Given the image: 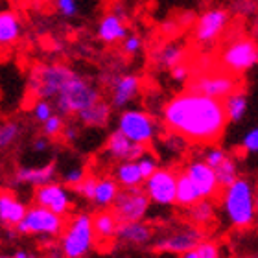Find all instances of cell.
<instances>
[{"label":"cell","instance_id":"1","mask_svg":"<svg viewBox=\"0 0 258 258\" xmlns=\"http://www.w3.org/2000/svg\"><path fill=\"white\" fill-rule=\"evenodd\" d=\"M162 116L168 131L194 144H212L227 127L223 103L192 91L173 96Z\"/></svg>","mask_w":258,"mask_h":258},{"label":"cell","instance_id":"2","mask_svg":"<svg viewBox=\"0 0 258 258\" xmlns=\"http://www.w3.org/2000/svg\"><path fill=\"white\" fill-rule=\"evenodd\" d=\"M221 201H223V209L232 227L245 231L254 225L256 198H254L253 184L247 179L238 177L231 186L221 190Z\"/></svg>","mask_w":258,"mask_h":258},{"label":"cell","instance_id":"3","mask_svg":"<svg viewBox=\"0 0 258 258\" xmlns=\"http://www.w3.org/2000/svg\"><path fill=\"white\" fill-rule=\"evenodd\" d=\"M76 74H78L76 70L59 63L35 67L30 76V96H33L37 102L39 100L46 102L48 98H55Z\"/></svg>","mask_w":258,"mask_h":258},{"label":"cell","instance_id":"4","mask_svg":"<svg viewBox=\"0 0 258 258\" xmlns=\"http://www.w3.org/2000/svg\"><path fill=\"white\" fill-rule=\"evenodd\" d=\"M94 232L89 214H78L61 232V251L67 258H83L94 245Z\"/></svg>","mask_w":258,"mask_h":258},{"label":"cell","instance_id":"5","mask_svg":"<svg viewBox=\"0 0 258 258\" xmlns=\"http://www.w3.org/2000/svg\"><path fill=\"white\" fill-rule=\"evenodd\" d=\"M55 105L63 114H78L83 109L91 107L96 102L102 100L96 87H92L87 80H83L80 74H76L67 85L61 89V92L54 98Z\"/></svg>","mask_w":258,"mask_h":258},{"label":"cell","instance_id":"6","mask_svg":"<svg viewBox=\"0 0 258 258\" xmlns=\"http://www.w3.org/2000/svg\"><path fill=\"white\" fill-rule=\"evenodd\" d=\"M258 50L256 43L249 37H236L225 44L221 50V67L223 72L238 76L256 64Z\"/></svg>","mask_w":258,"mask_h":258},{"label":"cell","instance_id":"7","mask_svg":"<svg viewBox=\"0 0 258 258\" xmlns=\"http://www.w3.org/2000/svg\"><path fill=\"white\" fill-rule=\"evenodd\" d=\"M190 91L223 102L225 98L240 91V78L227 74L223 70L221 72H203L192 81Z\"/></svg>","mask_w":258,"mask_h":258},{"label":"cell","instance_id":"8","mask_svg":"<svg viewBox=\"0 0 258 258\" xmlns=\"http://www.w3.org/2000/svg\"><path fill=\"white\" fill-rule=\"evenodd\" d=\"M118 131L124 135L125 139L133 144L146 146L155 139L157 133V122L151 114L144 111H124L120 114L118 120Z\"/></svg>","mask_w":258,"mask_h":258},{"label":"cell","instance_id":"9","mask_svg":"<svg viewBox=\"0 0 258 258\" xmlns=\"http://www.w3.org/2000/svg\"><path fill=\"white\" fill-rule=\"evenodd\" d=\"M148 209H150V199L144 194L142 186L124 188L120 190L116 199L113 201L111 214L118 223H133V221H142Z\"/></svg>","mask_w":258,"mask_h":258},{"label":"cell","instance_id":"10","mask_svg":"<svg viewBox=\"0 0 258 258\" xmlns=\"http://www.w3.org/2000/svg\"><path fill=\"white\" fill-rule=\"evenodd\" d=\"M67 221L64 218L52 214L50 210L41 209L33 205L32 209H26V214L22 221L17 225V231L22 234H48V236H59L63 232Z\"/></svg>","mask_w":258,"mask_h":258},{"label":"cell","instance_id":"11","mask_svg":"<svg viewBox=\"0 0 258 258\" xmlns=\"http://www.w3.org/2000/svg\"><path fill=\"white\" fill-rule=\"evenodd\" d=\"M175 181L177 173L166 168H157L155 173L144 181V194L150 201L159 205L175 203Z\"/></svg>","mask_w":258,"mask_h":258},{"label":"cell","instance_id":"12","mask_svg":"<svg viewBox=\"0 0 258 258\" xmlns=\"http://www.w3.org/2000/svg\"><path fill=\"white\" fill-rule=\"evenodd\" d=\"M205 240V232L201 229H196V227H188V229H181V231H175L172 234H166V236L159 238L155 243H153V249L159 251V253H177L183 254L186 251H192V249L198 247V243H201Z\"/></svg>","mask_w":258,"mask_h":258},{"label":"cell","instance_id":"13","mask_svg":"<svg viewBox=\"0 0 258 258\" xmlns=\"http://www.w3.org/2000/svg\"><path fill=\"white\" fill-rule=\"evenodd\" d=\"M231 21V15L227 10L214 8L205 11L203 15L196 19V41L201 44H209L225 32L227 24Z\"/></svg>","mask_w":258,"mask_h":258},{"label":"cell","instance_id":"14","mask_svg":"<svg viewBox=\"0 0 258 258\" xmlns=\"http://www.w3.org/2000/svg\"><path fill=\"white\" fill-rule=\"evenodd\" d=\"M35 205L41 207V209L50 210L52 214L64 218V214L70 210L72 207V201H70L67 190L57 183H48L44 186H37L35 190Z\"/></svg>","mask_w":258,"mask_h":258},{"label":"cell","instance_id":"15","mask_svg":"<svg viewBox=\"0 0 258 258\" xmlns=\"http://www.w3.org/2000/svg\"><path fill=\"white\" fill-rule=\"evenodd\" d=\"M184 175L188 177V181L194 184V188L198 190L201 199H210L216 198L221 192L216 181L214 170H210L203 161H192L184 170Z\"/></svg>","mask_w":258,"mask_h":258},{"label":"cell","instance_id":"16","mask_svg":"<svg viewBox=\"0 0 258 258\" xmlns=\"http://www.w3.org/2000/svg\"><path fill=\"white\" fill-rule=\"evenodd\" d=\"M111 89H113V105L124 107V105H127V103L139 94L140 78L133 74L118 76V78L113 80Z\"/></svg>","mask_w":258,"mask_h":258},{"label":"cell","instance_id":"17","mask_svg":"<svg viewBox=\"0 0 258 258\" xmlns=\"http://www.w3.org/2000/svg\"><path fill=\"white\" fill-rule=\"evenodd\" d=\"M153 229L144 221H133V223H118L116 229V240L131 245H144L151 242Z\"/></svg>","mask_w":258,"mask_h":258},{"label":"cell","instance_id":"18","mask_svg":"<svg viewBox=\"0 0 258 258\" xmlns=\"http://www.w3.org/2000/svg\"><path fill=\"white\" fill-rule=\"evenodd\" d=\"M26 214V207L11 192H0V221L6 225H19Z\"/></svg>","mask_w":258,"mask_h":258},{"label":"cell","instance_id":"19","mask_svg":"<svg viewBox=\"0 0 258 258\" xmlns=\"http://www.w3.org/2000/svg\"><path fill=\"white\" fill-rule=\"evenodd\" d=\"M21 37V19L15 11L2 10L0 11V48L11 46Z\"/></svg>","mask_w":258,"mask_h":258},{"label":"cell","instance_id":"20","mask_svg":"<svg viewBox=\"0 0 258 258\" xmlns=\"http://www.w3.org/2000/svg\"><path fill=\"white\" fill-rule=\"evenodd\" d=\"M91 223H92V232H94V240H100V242H113L114 238H116L118 221L114 220V216L111 214V210L98 212V214L91 216Z\"/></svg>","mask_w":258,"mask_h":258},{"label":"cell","instance_id":"21","mask_svg":"<svg viewBox=\"0 0 258 258\" xmlns=\"http://www.w3.org/2000/svg\"><path fill=\"white\" fill-rule=\"evenodd\" d=\"M55 175V162H48L41 168H19L15 177L19 183H30L35 186H44L52 183Z\"/></svg>","mask_w":258,"mask_h":258},{"label":"cell","instance_id":"22","mask_svg":"<svg viewBox=\"0 0 258 258\" xmlns=\"http://www.w3.org/2000/svg\"><path fill=\"white\" fill-rule=\"evenodd\" d=\"M98 35H100V39L105 41V43H116V41H122V39L127 37V28H125L124 21H120L116 15L107 13V15H103L102 21H100Z\"/></svg>","mask_w":258,"mask_h":258},{"label":"cell","instance_id":"23","mask_svg":"<svg viewBox=\"0 0 258 258\" xmlns=\"http://www.w3.org/2000/svg\"><path fill=\"white\" fill-rule=\"evenodd\" d=\"M109 116H111V105L107 102H103V100H100L94 105L78 113V118H80L81 124L91 125V127H103V125H107Z\"/></svg>","mask_w":258,"mask_h":258},{"label":"cell","instance_id":"24","mask_svg":"<svg viewBox=\"0 0 258 258\" xmlns=\"http://www.w3.org/2000/svg\"><path fill=\"white\" fill-rule=\"evenodd\" d=\"M114 181L116 184H122L124 188H140L142 183H144V179L140 175L139 172V166H137V162H120L118 166H116V173H114Z\"/></svg>","mask_w":258,"mask_h":258},{"label":"cell","instance_id":"25","mask_svg":"<svg viewBox=\"0 0 258 258\" xmlns=\"http://www.w3.org/2000/svg\"><path fill=\"white\" fill-rule=\"evenodd\" d=\"M198 201H201L198 190L194 188V184L188 181V177L183 173H177V181H175V203L181 207H192Z\"/></svg>","mask_w":258,"mask_h":258},{"label":"cell","instance_id":"26","mask_svg":"<svg viewBox=\"0 0 258 258\" xmlns=\"http://www.w3.org/2000/svg\"><path fill=\"white\" fill-rule=\"evenodd\" d=\"M118 184L113 177H102L96 181V188H94V198L92 201L98 203L100 207H107L113 205V201L118 196Z\"/></svg>","mask_w":258,"mask_h":258},{"label":"cell","instance_id":"27","mask_svg":"<svg viewBox=\"0 0 258 258\" xmlns=\"http://www.w3.org/2000/svg\"><path fill=\"white\" fill-rule=\"evenodd\" d=\"M223 109H225V116L227 122H238V120L243 118V114L247 113V96L243 94L242 91L234 92L229 98L223 100Z\"/></svg>","mask_w":258,"mask_h":258},{"label":"cell","instance_id":"28","mask_svg":"<svg viewBox=\"0 0 258 258\" xmlns=\"http://www.w3.org/2000/svg\"><path fill=\"white\" fill-rule=\"evenodd\" d=\"M190 220L194 221L196 229H201L203 231L205 227H209L212 221H214V205L210 203L209 199H201L196 205L190 207Z\"/></svg>","mask_w":258,"mask_h":258},{"label":"cell","instance_id":"29","mask_svg":"<svg viewBox=\"0 0 258 258\" xmlns=\"http://www.w3.org/2000/svg\"><path fill=\"white\" fill-rule=\"evenodd\" d=\"M155 61L159 67H168L172 70L173 67L184 63V50L179 44H164L161 50H157Z\"/></svg>","mask_w":258,"mask_h":258},{"label":"cell","instance_id":"30","mask_svg":"<svg viewBox=\"0 0 258 258\" xmlns=\"http://www.w3.org/2000/svg\"><path fill=\"white\" fill-rule=\"evenodd\" d=\"M131 148H133V142H129L124 135L120 133L118 129L111 133L107 140V153L114 159H120L122 162H125L129 159V153H131Z\"/></svg>","mask_w":258,"mask_h":258},{"label":"cell","instance_id":"31","mask_svg":"<svg viewBox=\"0 0 258 258\" xmlns=\"http://www.w3.org/2000/svg\"><path fill=\"white\" fill-rule=\"evenodd\" d=\"M214 175H216V181H218L220 190L231 186V184L236 181L238 170H236V164H234V161H232L231 157H225V159H223V162L214 170Z\"/></svg>","mask_w":258,"mask_h":258},{"label":"cell","instance_id":"32","mask_svg":"<svg viewBox=\"0 0 258 258\" xmlns=\"http://www.w3.org/2000/svg\"><path fill=\"white\" fill-rule=\"evenodd\" d=\"M21 133V127L17 122H4L0 124V148H8L17 140Z\"/></svg>","mask_w":258,"mask_h":258},{"label":"cell","instance_id":"33","mask_svg":"<svg viewBox=\"0 0 258 258\" xmlns=\"http://www.w3.org/2000/svg\"><path fill=\"white\" fill-rule=\"evenodd\" d=\"M196 254H198V258H220V247L216 242L203 240L201 243H198Z\"/></svg>","mask_w":258,"mask_h":258},{"label":"cell","instance_id":"34","mask_svg":"<svg viewBox=\"0 0 258 258\" xmlns=\"http://www.w3.org/2000/svg\"><path fill=\"white\" fill-rule=\"evenodd\" d=\"M96 181H98V177H94V175H91V173H87L85 179H83L80 184H76V186H74L76 192L81 194V196H83V198H87V199H92V198H94Z\"/></svg>","mask_w":258,"mask_h":258},{"label":"cell","instance_id":"35","mask_svg":"<svg viewBox=\"0 0 258 258\" xmlns=\"http://www.w3.org/2000/svg\"><path fill=\"white\" fill-rule=\"evenodd\" d=\"M63 120H61V116H57V114H52L46 122H44L43 125V131L44 135H48V137H57V135L63 131Z\"/></svg>","mask_w":258,"mask_h":258},{"label":"cell","instance_id":"36","mask_svg":"<svg viewBox=\"0 0 258 258\" xmlns=\"http://www.w3.org/2000/svg\"><path fill=\"white\" fill-rule=\"evenodd\" d=\"M137 166H139V172L144 181L150 177V175H153L155 170L159 168L157 166V161L155 159H151V157H142V159H139V161H137Z\"/></svg>","mask_w":258,"mask_h":258},{"label":"cell","instance_id":"37","mask_svg":"<svg viewBox=\"0 0 258 258\" xmlns=\"http://www.w3.org/2000/svg\"><path fill=\"white\" fill-rule=\"evenodd\" d=\"M225 157H227V153L223 150H220V148H212V150H209V153L205 155L203 162L210 168V170H216V168L223 162V159H225Z\"/></svg>","mask_w":258,"mask_h":258},{"label":"cell","instance_id":"38","mask_svg":"<svg viewBox=\"0 0 258 258\" xmlns=\"http://www.w3.org/2000/svg\"><path fill=\"white\" fill-rule=\"evenodd\" d=\"M33 113H35V118L41 120V122H46V120L52 116V105L44 100H39L35 102V107H33Z\"/></svg>","mask_w":258,"mask_h":258},{"label":"cell","instance_id":"39","mask_svg":"<svg viewBox=\"0 0 258 258\" xmlns=\"http://www.w3.org/2000/svg\"><path fill=\"white\" fill-rule=\"evenodd\" d=\"M87 172L83 168H74V170H70L67 175H64V183L70 184V186H76V184H80L83 179H85Z\"/></svg>","mask_w":258,"mask_h":258},{"label":"cell","instance_id":"40","mask_svg":"<svg viewBox=\"0 0 258 258\" xmlns=\"http://www.w3.org/2000/svg\"><path fill=\"white\" fill-rule=\"evenodd\" d=\"M243 150L245 151H251V153H254V151L258 150V129H251L247 135H245V139H243Z\"/></svg>","mask_w":258,"mask_h":258},{"label":"cell","instance_id":"41","mask_svg":"<svg viewBox=\"0 0 258 258\" xmlns=\"http://www.w3.org/2000/svg\"><path fill=\"white\" fill-rule=\"evenodd\" d=\"M140 39L137 37V35H131V37H125L124 39V52L125 54H129V55H133V54H137L140 50Z\"/></svg>","mask_w":258,"mask_h":258},{"label":"cell","instance_id":"42","mask_svg":"<svg viewBox=\"0 0 258 258\" xmlns=\"http://www.w3.org/2000/svg\"><path fill=\"white\" fill-rule=\"evenodd\" d=\"M57 10H59L64 17H72V15H76L78 6H76V2H72V0H59V2H57Z\"/></svg>","mask_w":258,"mask_h":258},{"label":"cell","instance_id":"43","mask_svg":"<svg viewBox=\"0 0 258 258\" xmlns=\"http://www.w3.org/2000/svg\"><path fill=\"white\" fill-rule=\"evenodd\" d=\"M172 76H173V80H177V81L188 80V76H190V67H188L186 63L177 64V67H173V69H172Z\"/></svg>","mask_w":258,"mask_h":258},{"label":"cell","instance_id":"44","mask_svg":"<svg viewBox=\"0 0 258 258\" xmlns=\"http://www.w3.org/2000/svg\"><path fill=\"white\" fill-rule=\"evenodd\" d=\"M196 13L194 11H183V13H179V21H175L179 24V26H190V24H194L196 22Z\"/></svg>","mask_w":258,"mask_h":258},{"label":"cell","instance_id":"45","mask_svg":"<svg viewBox=\"0 0 258 258\" xmlns=\"http://www.w3.org/2000/svg\"><path fill=\"white\" fill-rule=\"evenodd\" d=\"M61 133H63V139L70 142V140L76 139V135H78V129L72 127V125H67V127H63V131H61Z\"/></svg>","mask_w":258,"mask_h":258},{"label":"cell","instance_id":"46","mask_svg":"<svg viewBox=\"0 0 258 258\" xmlns=\"http://www.w3.org/2000/svg\"><path fill=\"white\" fill-rule=\"evenodd\" d=\"M46 146H48L46 139H37L35 142H33V150H35V151H43V150H46Z\"/></svg>","mask_w":258,"mask_h":258},{"label":"cell","instance_id":"47","mask_svg":"<svg viewBox=\"0 0 258 258\" xmlns=\"http://www.w3.org/2000/svg\"><path fill=\"white\" fill-rule=\"evenodd\" d=\"M162 30H164V32H168V33H172V32H177L179 30V24L175 21H172V22H166V24H164V26H162Z\"/></svg>","mask_w":258,"mask_h":258},{"label":"cell","instance_id":"48","mask_svg":"<svg viewBox=\"0 0 258 258\" xmlns=\"http://www.w3.org/2000/svg\"><path fill=\"white\" fill-rule=\"evenodd\" d=\"M13 258H33L30 253H26V251H17L15 254H13Z\"/></svg>","mask_w":258,"mask_h":258},{"label":"cell","instance_id":"49","mask_svg":"<svg viewBox=\"0 0 258 258\" xmlns=\"http://www.w3.org/2000/svg\"><path fill=\"white\" fill-rule=\"evenodd\" d=\"M181 258H198V254H196V249H192V251H186V253L181 254Z\"/></svg>","mask_w":258,"mask_h":258},{"label":"cell","instance_id":"50","mask_svg":"<svg viewBox=\"0 0 258 258\" xmlns=\"http://www.w3.org/2000/svg\"><path fill=\"white\" fill-rule=\"evenodd\" d=\"M0 258H8V256H0Z\"/></svg>","mask_w":258,"mask_h":258},{"label":"cell","instance_id":"51","mask_svg":"<svg viewBox=\"0 0 258 258\" xmlns=\"http://www.w3.org/2000/svg\"><path fill=\"white\" fill-rule=\"evenodd\" d=\"M247 258H254V256H247Z\"/></svg>","mask_w":258,"mask_h":258}]
</instances>
